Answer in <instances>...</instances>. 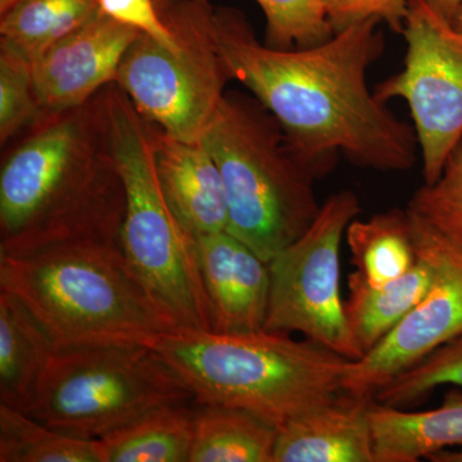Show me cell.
<instances>
[{
    "label": "cell",
    "mask_w": 462,
    "mask_h": 462,
    "mask_svg": "<svg viewBox=\"0 0 462 462\" xmlns=\"http://www.w3.org/2000/svg\"><path fill=\"white\" fill-rule=\"evenodd\" d=\"M200 142L223 178L227 231L270 263L320 212L314 173L252 94L226 91Z\"/></svg>",
    "instance_id": "5b68a950"
},
{
    "label": "cell",
    "mask_w": 462,
    "mask_h": 462,
    "mask_svg": "<svg viewBox=\"0 0 462 462\" xmlns=\"http://www.w3.org/2000/svg\"><path fill=\"white\" fill-rule=\"evenodd\" d=\"M57 351L32 310L14 294L0 291V404L27 412Z\"/></svg>",
    "instance_id": "2e32d148"
},
{
    "label": "cell",
    "mask_w": 462,
    "mask_h": 462,
    "mask_svg": "<svg viewBox=\"0 0 462 462\" xmlns=\"http://www.w3.org/2000/svg\"><path fill=\"white\" fill-rule=\"evenodd\" d=\"M108 87L79 107L45 114L3 154L0 254L118 242L126 196L112 147Z\"/></svg>",
    "instance_id": "7a4b0ae2"
},
{
    "label": "cell",
    "mask_w": 462,
    "mask_h": 462,
    "mask_svg": "<svg viewBox=\"0 0 462 462\" xmlns=\"http://www.w3.org/2000/svg\"><path fill=\"white\" fill-rule=\"evenodd\" d=\"M360 214L354 191L331 194L306 233L270 261L272 291L264 331H296L348 360L363 357L340 296V245Z\"/></svg>",
    "instance_id": "9c48e42d"
},
{
    "label": "cell",
    "mask_w": 462,
    "mask_h": 462,
    "mask_svg": "<svg viewBox=\"0 0 462 462\" xmlns=\"http://www.w3.org/2000/svg\"><path fill=\"white\" fill-rule=\"evenodd\" d=\"M100 11L154 41L173 47L175 36L158 12L156 0H98Z\"/></svg>",
    "instance_id": "f1b7e54d"
},
{
    "label": "cell",
    "mask_w": 462,
    "mask_h": 462,
    "mask_svg": "<svg viewBox=\"0 0 462 462\" xmlns=\"http://www.w3.org/2000/svg\"><path fill=\"white\" fill-rule=\"evenodd\" d=\"M0 462H102L98 440L62 433L0 404Z\"/></svg>",
    "instance_id": "603a6c76"
},
{
    "label": "cell",
    "mask_w": 462,
    "mask_h": 462,
    "mask_svg": "<svg viewBox=\"0 0 462 462\" xmlns=\"http://www.w3.org/2000/svg\"><path fill=\"white\" fill-rule=\"evenodd\" d=\"M380 23L370 18L314 47L276 50L258 41L242 11L216 5V39L231 80L272 112L316 180L334 169L338 154L375 171L415 165V130L367 83L385 50Z\"/></svg>",
    "instance_id": "6da1fadb"
},
{
    "label": "cell",
    "mask_w": 462,
    "mask_h": 462,
    "mask_svg": "<svg viewBox=\"0 0 462 462\" xmlns=\"http://www.w3.org/2000/svg\"><path fill=\"white\" fill-rule=\"evenodd\" d=\"M433 276V266L422 257L402 278L380 287L367 284L357 273H349L346 318L364 355L382 342L420 302L430 291Z\"/></svg>",
    "instance_id": "ac0fdd59"
},
{
    "label": "cell",
    "mask_w": 462,
    "mask_h": 462,
    "mask_svg": "<svg viewBox=\"0 0 462 462\" xmlns=\"http://www.w3.org/2000/svg\"><path fill=\"white\" fill-rule=\"evenodd\" d=\"M194 402L145 413L98 439L102 462H189Z\"/></svg>",
    "instance_id": "ffe728a7"
},
{
    "label": "cell",
    "mask_w": 462,
    "mask_h": 462,
    "mask_svg": "<svg viewBox=\"0 0 462 462\" xmlns=\"http://www.w3.org/2000/svg\"><path fill=\"white\" fill-rule=\"evenodd\" d=\"M194 394L151 346L58 349L26 413L54 430L98 440Z\"/></svg>",
    "instance_id": "52a82bcc"
},
{
    "label": "cell",
    "mask_w": 462,
    "mask_h": 462,
    "mask_svg": "<svg viewBox=\"0 0 462 462\" xmlns=\"http://www.w3.org/2000/svg\"><path fill=\"white\" fill-rule=\"evenodd\" d=\"M197 248L214 331L263 330L272 291L269 263L227 230L199 236Z\"/></svg>",
    "instance_id": "4fadbf2b"
},
{
    "label": "cell",
    "mask_w": 462,
    "mask_h": 462,
    "mask_svg": "<svg viewBox=\"0 0 462 462\" xmlns=\"http://www.w3.org/2000/svg\"><path fill=\"white\" fill-rule=\"evenodd\" d=\"M452 23H454L455 29L462 33V5L458 7L457 12H456Z\"/></svg>",
    "instance_id": "d6a6232c"
},
{
    "label": "cell",
    "mask_w": 462,
    "mask_h": 462,
    "mask_svg": "<svg viewBox=\"0 0 462 462\" xmlns=\"http://www.w3.org/2000/svg\"><path fill=\"white\" fill-rule=\"evenodd\" d=\"M448 396L430 411H407L373 398L369 419L375 462H416L447 447H462V400L460 394Z\"/></svg>",
    "instance_id": "e0dca14e"
},
{
    "label": "cell",
    "mask_w": 462,
    "mask_h": 462,
    "mask_svg": "<svg viewBox=\"0 0 462 462\" xmlns=\"http://www.w3.org/2000/svg\"><path fill=\"white\" fill-rule=\"evenodd\" d=\"M194 402L236 407L281 430L342 393L351 360L312 340L256 331L176 330L153 346Z\"/></svg>",
    "instance_id": "277c9868"
},
{
    "label": "cell",
    "mask_w": 462,
    "mask_h": 462,
    "mask_svg": "<svg viewBox=\"0 0 462 462\" xmlns=\"http://www.w3.org/2000/svg\"><path fill=\"white\" fill-rule=\"evenodd\" d=\"M266 17L264 44L276 50H303L334 35L324 0H256Z\"/></svg>",
    "instance_id": "cb8c5ba5"
},
{
    "label": "cell",
    "mask_w": 462,
    "mask_h": 462,
    "mask_svg": "<svg viewBox=\"0 0 462 462\" xmlns=\"http://www.w3.org/2000/svg\"><path fill=\"white\" fill-rule=\"evenodd\" d=\"M411 0H324L334 33L346 27L378 18L394 32L402 33Z\"/></svg>",
    "instance_id": "83f0119b"
},
{
    "label": "cell",
    "mask_w": 462,
    "mask_h": 462,
    "mask_svg": "<svg viewBox=\"0 0 462 462\" xmlns=\"http://www.w3.org/2000/svg\"><path fill=\"white\" fill-rule=\"evenodd\" d=\"M346 239L352 263L367 284H388L410 272L419 257L406 209L392 208L349 224Z\"/></svg>",
    "instance_id": "44dd1931"
},
{
    "label": "cell",
    "mask_w": 462,
    "mask_h": 462,
    "mask_svg": "<svg viewBox=\"0 0 462 462\" xmlns=\"http://www.w3.org/2000/svg\"><path fill=\"white\" fill-rule=\"evenodd\" d=\"M156 5L176 44L169 47L139 33L115 84L149 123L180 141L200 142L231 80L216 39V5L211 0Z\"/></svg>",
    "instance_id": "ba28073f"
},
{
    "label": "cell",
    "mask_w": 462,
    "mask_h": 462,
    "mask_svg": "<svg viewBox=\"0 0 462 462\" xmlns=\"http://www.w3.org/2000/svg\"><path fill=\"white\" fill-rule=\"evenodd\" d=\"M401 35L403 69L373 89L382 102L409 106L425 184H433L462 141V33L427 0H411Z\"/></svg>",
    "instance_id": "30bf717a"
},
{
    "label": "cell",
    "mask_w": 462,
    "mask_h": 462,
    "mask_svg": "<svg viewBox=\"0 0 462 462\" xmlns=\"http://www.w3.org/2000/svg\"><path fill=\"white\" fill-rule=\"evenodd\" d=\"M138 30L99 11L32 62L33 87L44 114L89 102L116 83L118 67Z\"/></svg>",
    "instance_id": "7c38bea8"
},
{
    "label": "cell",
    "mask_w": 462,
    "mask_h": 462,
    "mask_svg": "<svg viewBox=\"0 0 462 462\" xmlns=\"http://www.w3.org/2000/svg\"><path fill=\"white\" fill-rule=\"evenodd\" d=\"M374 397L342 392L278 430L273 462H375L369 409Z\"/></svg>",
    "instance_id": "9a60e30c"
},
{
    "label": "cell",
    "mask_w": 462,
    "mask_h": 462,
    "mask_svg": "<svg viewBox=\"0 0 462 462\" xmlns=\"http://www.w3.org/2000/svg\"><path fill=\"white\" fill-rule=\"evenodd\" d=\"M21 2H23V0H0V17L7 14L9 11H12Z\"/></svg>",
    "instance_id": "1f68e13d"
},
{
    "label": "cell",
    "mask_w": 462,
    "mask_h": 462,
    "mask_svg": "<svg viewBox=\"0 0 462 462\" xmlns=\"http://www.w3.org/2000/svg\"><path fill=\"white\" fill-rule=\"evenodd\" d=\"M440 385L462 387V337L440 346L427 358L380 388L374 400L406 409Z\"/></svg>",
    "instance_id": "484cf974"
},
{
    "label": "cell",
    "mask_w": 462,
    "mask_h": 462,
    "mask_svg": "<svg viewBox=\"0 0 462 462\" xmlns=\"http://www.w3.org/2000/svg\"><path fill=\"white\" fill-rule=\"evenodd\" d=\"M428 460L434 462H462V451H448L442 449L436 454L430 455Z\"/></svg>",
    "instance_id": "4dcf8cb0"
},
{
    "label": "cell",
    "mask_w": 462,
    "mask_h": 462,
    "mask_svg": "<svg viewBox=\"0 0 462 462\" xmlns=\"http://www.w3.org/2000/svg\"><path fill=\"white\" fill-rule=\"evenodd\" d=\"M407 208L462 251V141L447 158L439 179L419 188Z\"/></svg>",
    "instance_id": "4316f807"
},
{
    "label": "cell",
    "mask_w": 462,
    "mask_h": 462,
    "mask_svg": "<svg viewBox=\"0 0 462 462\" xmlns=\"http://www.w3.org/2000/svg\"><path fill=\"white\" fill-rule=\"evenodd\" d=\"M407 211L416 254L433 266V282L420 302L382 342L349 363L342 391L355 396L374 397L400 374L462 337V251L420 216Z\"/></svg>",
    "instance_id": "8fae6325"
},
{
    "label": "cell",
    "mask_w": 462,
    "mask_h": 462,
    "mask_svg": "<svg viewBox=\"0 0 462 462\" xmlns=\"http://www.w3.org/2000/svg\"><path fill=\"white\" fill-rule=\"evenodd\" d=\"M108 105L112 147L126 196L118 245L176 330L214 331L197 239L170 208L158 180L153 124L117 84L109 85Z\"/></svg>",
    "instance_id": "8992f818"
},
{
    "label": "cell",
    "mask_w": 462,
    "mask_h": 462,
    "mask_svg": "<svg viewBox=\"0 0 462 462\" xmlns=\"http://www.w3.org/2000/svg\"><path fill=\"white\" fill-rule=\"evenodd\" d=\"M153 133L158 180L184 229L194 239L227 230L223 178L206 145L173 138L156 125Z\"/></svg>",
    "instance_id": "5bb4252c"
},
{
    "label": "cell",
    "mask_w": 462,
    "mask_h": 462,
    "mask_svg": "<svg viewBox=\"0 0 462 462\" xmlns=\"http://www.w3.org/2000/svg\"><path fill=\"white\" fill-rule=\"evenodd\" d=\"M44 115L33 87L32 60L0 42V143L3 147Z\"/></svg>",
    "instance_id": "d4e9b609"
},
{
    "label": "cell",
    "mask_w": 462,
    "mask_h": 462,
    "mask_svg": "<svg viewBox=\"0 0 462 462\" xmlns=\"http://www.w3.org/2000/svg\"><path fill=\"white\" fill-rule=\"evenodd\" d=\"M427 2L439 14L448 18L451 23L454 20L456 12H457L458 7L462 5V0H427Z\"/></svg>",
    "instance_id": "f546056e"
},
{
    "label": "cell",
    "mask_w": 462,
    "mask_h": 462,
    "mask_svg": "<svg viewBox=\"0 0 462 462\" xmlns=\"http://www.w3.org/2000/svg\"><path fill=\"white\" fill-rule=\"evenodd\" d=\"M278 428L236 407L194 402L189 462H273Z\"/></svg>",
    "instance_id": "d6986e66"
},
{
    "label": "cell",
    "mask_w": 462,
    "mask_h": 462,
    "mask_svg": "<svg viewBox=\"0 0 462 462\" xmlns=\"http://www.w3.org/2000/svg\"><path fill=\"white\" fill-rule=\"evenodd\" d=\"M98 11V0H23L0 17V42L35 62Z\"/></svg>",
    "instance_id": "7402d4cb"
},
{
    "label": "cell",
    "mask_w": 462,
    "mask_h": 462,
    "mask_svg": "<svg viewBox=\"0 0 462 462\" xmlns=\"http://www.w3.org/2000/svg\"><path fill=\"white\" fill-rule=\"evenodd\" d=\"M0 291L32 310L58 349L153 348L176 331L114 240L62 243L25 256L0 254Z\"/></svg>",
    "instance_id": "3957f363"
}]
</instances>
